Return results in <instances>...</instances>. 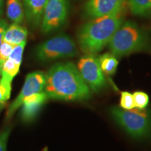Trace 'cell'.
Segmentation results:
<instances>
[{
	"instance_id": "1",
	"label": "cell",
	"mask_w": 151,
	"mask_h": 151,
	"mask_svg": "<svg viewBox=\"0 0 151 151\" xmlns=\"http://www.w3.org/2000/svg\"><path fill=\"white\" fill-rule=\"evenodd\" d=\"M43 92L48 99L62 101H85L92 92L82 78L76 65L71 62H58L45 73Z\"/></svg>"
},
{
	"instance_id": "2",
	"label": "cell",
	"mask_w": 151,
	"mask_h": 151,
	"mask_svg": "<svg viewBox=\"0 0 151 151\" xmlns=\"http://www.w3.org/2000/svg\"><path fill=\"white\" fill-rule=\"evenodd\" d=\"M126 9L116 14L90 19L79 28L77 41L85 54L95 55L110 42L113 35L124 22Z\"/></svg>"
},
{
	"instance_id": "3",
	"label": "cell",
	"mask_w": 151,
	"mask_h": 151,
	"mask_svg": "<svg viewBox=\"0 0 151 151\" xmlns=\"http://www.w3.org/2000/svg\"><path fill=\"white\" fill-rule=\"evenodd\" d=\"M111 53L117 58L145 50L148 46L146 32L135 22L124 21L108 44Z\"/></svg>"
},
{
	"instance_id": "4",
	"label": "cell",
	"mask_w": 151,
	"mask_h": 151,
	"mask_svg": "<svg viewBox=\"0 0 151 151\" xmlns=\"http://www.w3.org/2000/svg\"><path fill=\"white\" fill-rule=\"evenodd\" d=\"M110 114L113 120L134 139L143 140L151 137L150 109L134 108L125 110L112 106Z\"/></svg>"
},
{
	"instance_id": "5",
	"label": "cell",
	"mask_w": 151,
	"mask_h": 151,
	"mask_svg": "<svg viewBox=\"0 0 151 151\" xmlns=\"http://www.w3.org/2000/svg\"><path fill=\"white\" fill-rule=\"evenodd\" d=\"M78 49L70 36L57 35L40 43L35 50L36 58L41 62H49L57 60L76 57Z\"/></svg>"
},
{
	"instance_id": "6",
	"label": "cell",
	"mask_w": 151,
	"mask_h": 151,
	"mask_svg": "<svg viewBox=\"0 0 151 151\" xmlns=\"http://www.w3.org/2000/svg\"><path fill=\"white\" fill-rule=\"evenodd\" d=\"M69 13V0H48L41 23L43 34L60 29L67 22Z\"/></svg>"
},
{
	"instance_id": "7",
	"label": "cell",
	"mask_w": 151,
	"mask_h": 151,
	"mask_svg": "<svg viewBox=\"0 0 151 151\" xmlns=\"http://www.w3.org/2000/svg\"><path fill=\"white\" fill-rule=\"evenodd\" d=\"M79 73L91 91L99 92L106 85L105 74L100 67L98 57L92 54H85L77 63Z\"/></svg>"
},
{
	"instance_id": "8",
	"label": "cell",
	"mask_w": 151,
	"mask_h": 151,
	"mask_svg": "<svg viewBox=\"0 0 151 151\" xmlns=\"http://www.w3.org/2000/svg\"><path fill=\"white\" fill-rule=\"evenodd\" d=\"M45 73L37 71L27 75L21 91L9 106L6 112V118H10L15 112L21 107L24 99L33 94L43 92L45 86Z\"/></svg>"
},
{
	"instance_id": "9",
	"label": "cell",
	"mask_w": 151,
	"mask_h": 151,
	"mask_svg": "<svg viewBox=\"0 0 151 151\" xmlns=\"http://www.w3.org/2000/svg\"><path fill=\"white\" fill-rule=\"evenodd\" d=\"M125 8V0H88L83 12L86 18L92 19L116 14Z\"/></svg>"
},
{
	"instance_id": "10",
	"label": "cell",
	"mask_w": 151,
	"mask_h": 151,
	"mask_svg": "<svg viewBox=\"0 0 151 151\" xmlns=\"http://www.w3.org/2000/svg\"><path fill=\"white\" fill-rule=\"evenodd\" d=\"M26 46V41L14 46L10 55L5 62L1 71V81L6 83L11 84L14 77L18 74L21 65L22 55Z\"/></svg>"
},
{
	"instance_id": "11",
	"label": "cell",
	"mask_w": 151,
	"mask_h": 151,
	"mask_svg": "<svg viewBox=\"0 0 151 151\" xmlns=\"http://www.w3.org/2000/svg\"><path fill=\"white\" fill-rule=\"evenodd\" d=\"M48 99V97L43 91L24 99L20 111L22 120L26 122L34 120Z\"/></svg>"
},
{
	"instance_id": "12",
	"label": "cell",
	"mask_w": 151,
	"mask_h": 151,
	"mask_svg": "<svg viewBox=\"0 0 151 151\" xmlns=\"http://www.w3.org/2000/svg\"><path fill=\"white\" fill-rule=\"evenodd\" d=\"M48 0H22L24 16L27 23L33 29L41 25L43 12Z\"/></svg>"
},
{
	"instance_id": "13",
	"label": "cell",
	"mask_w": 151,
	"mask_h": 151,
	"mask_svg": "<svg viewBox=\"0 0 151 151\" xmlns=\"http://www.w3.org/2000/svg\"><path fill=\"white\" fill-rule=\"evenodd\" d=\"M28 35L26 27L20 24L13 23L9 25L4 35V42L16 46L25 41Z\"/></svg>"
},
{
	"instance_id": "14",
	"label": "cell",
	"mask_w": 151,
	"mask_h": 151,
	"mask_svg": "<svg viewBox=\"0 0 151 151\" xmlns=\"http://www.w3.org/2000/svg\"><path fill=\"white\" fill-rule=\"evenodd\" d=\"M6 16L13 23L21 24L24 18V11L22 0H7Z\"/></svg>"
},
{
	"instance_id": "15",
	"label": "cell",
	"mask_w": 151,
	"mask_h": 151,
	"mask_svg": "<svg viewBox=\"0 0 151 151\" xmlns=\"http://www.w3.org/2000/svg\"><path fill=\"white\" fill-rule=\"evenodd\" d=\"M99 63L105 75L110 76L114 74L118 65V60L117 57L111 52H106L98 57Z\"/></svg>"
},
{
	"instance_id": "16",
	"label": "cell",
	"mask_w": 151,
	"mask_h": 151,
	"mask_svg": "<svg viewBox=\"0 0 151 151\" xmlns=\"http://www.w3.org/2000/svg\"><path fill=\"white\" fill-rule=\"evenodd\" d=\"M127 4L134 16H146L151 14V0H127Z\"/></svg>"
},
{
	"instance_id": "17",
	"label": "cell",
	"mask_w": 151,
	"mask_h": 151,
	"mask_svg": "<svg viewBox=\"0 0 151 151\" xmlns=\"http://www.w3.org/2000/svg\"><path fill=\"white\" fill-rule=\"evenodd\" d=\"M120 107L125 110H130L135 108L133 94L127 91L122 92L120 95Z\"/></svg>"
},
{
	"instance_id": "18",
	"label": "cell",
	"mask_w": 151,
	"mask_h": 151,
	"mask_svg": "<svg viewBox=\"0 0 151 151\" xmlns=\"http://www.w3.org/2000/svg\"><path fill=\"white\" fill-rule=\"evenodd\" d=\"M133 97L134 100L135 107L137 109H143L148 106L149 103V97L145 92L137 91L134 92Z\"/></svg>"
},
{
	"instance_id": "19",
	"label": "cell",
	"mask_w": 151,
	"mask_h": 151,
	"mask_svg": "<svg viewBox=\"0 0 151 151\" xmlns=\"http://www.w3.org/2000/svg\"><path fill=\"white\" fill-rule=\"evenodd\" d=\"M14 48V46L13 45L6 42H3L2 45L0 47V76L1 75L3 66L6 60L8 59Z\"/></svg>"
},
{
	"instance_id": "20",
	"label": "cell",
	"mask_w": 151,
	"mask_h": 151,
	"mask_svg": "<svg viewBox=\"0 0 151 151\" xmlns=\"http://www.w3.org/2000/svg\"><path fill=\"white\" fill-rule=\"evenodd\" d=\"M11 84L6 83L0 79V104L5 103L11 97Z\"/></svg>"
},
{
	"instance_id": "21",
	"label": "cell",
	"mask_w": 151,
	"mask_h": 151,
	"mask_svg": "<svg viewBox=\"0 0 151 151\" xmlns=\"http://www.w3.org/2000/svg\"><path fill=\"white\" fill-rule=\"evenodd\" d=\"M11 132V126L5 127L0 132V151H7V143Z\"/></svg>"
},
{
	"instance_id": "22",
	"label": "cell",
	"mask_w": 151,
	"mask_h": 151,
	"mask_svg": "<svg viewBox=\"0 0 151 151\" xmlns=\"http://www.w3.org/2000/svg\"><path fill=\"white\" fill-rule=\"evenodd\" d=\"M9 27V24L4 19H1L0 20V47L4 42V35L6 30L7 27Z\"/></svg>"
},
{
	"instance_id": "23",
	"label": "cell",
	"mask_w": 151,
	"mask_h": 151,
	"mask_svg": "<svg viewBox=\"0 0 151 151\" xmlns=\"http://www.w3.org/2000/svg\"><path fill=\"white\" fill-rule=\"evenodd\" d=\"M4 0H0V20L4 14Z\"/></svg>"
},
{
	"instance_id": "24",
	"label": "cell",
	"mask_w": 151,
	"mask_h": 151,
	"mask_svg": "<svg viewBox=\"0 0 151 151\" xmlns=\"http://www.w3.org/2000/svg\"><path fill=\"white\" fill-rule=\"evenodd\" d=\"M41 151H48V148H47V147H46V148H43Z\"/></svg>"
}]
</instances>
